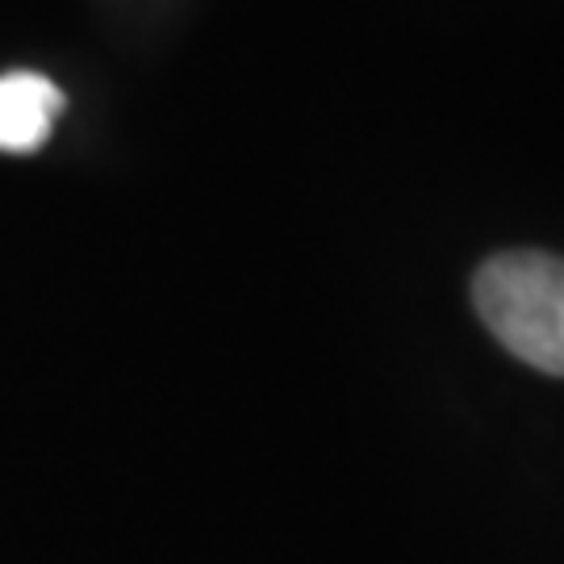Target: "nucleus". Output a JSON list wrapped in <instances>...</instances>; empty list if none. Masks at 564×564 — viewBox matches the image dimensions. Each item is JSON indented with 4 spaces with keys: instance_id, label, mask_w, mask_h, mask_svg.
<instances>
[{
    "instance_id": "obj_2",
    "label": "nucleus",
    "mask_w": 564,
    "mask_h": 564,
    "mask_svg": "<svg viewBox=\"0 0 564 564\" xmlns=\"http://www.w3.org/2000/svg\"><path fill=\"white\" fill-rule=\"evenodd\" d=\"M63 109V93L39 72H4L0 76V151L30 155L51 139Z\"/></svg>"
},
{
    "instance_id": "obj_1",
    "label": "nucleus",
    "mask_w": 564,
    "mask_h": 564,
    "mask_svg": "<svg viewBox=\"0 0 564 564\" xmlns=\"http://www.w3.org/2000/svg\"><path fill=\"white\" fill-rule=\"evenodd\" d=\"M473 305L510 356L564 377V260L547 251H502L473 276Z\"/></svg>"
}]
</instances>
